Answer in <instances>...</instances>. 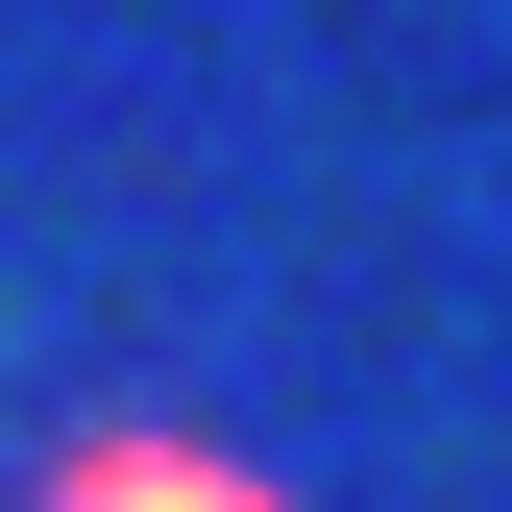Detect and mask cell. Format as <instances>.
<instances>
[{"mask_svg":"<svg viewBox=\"0 0 512 512\" xmlns=\"http://www.w3.org/2000/svg\"><path fill=\"white\" fill-rule=\"evenodd\" d=\"M25 512H317V488L244 464V439H196V415H74L25 464Z\"/></svg>","mask_w":512,"mask_h":512,"instance_id":"cell-1","label":"cell"}]
</instances>
